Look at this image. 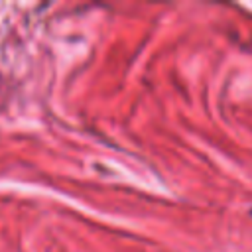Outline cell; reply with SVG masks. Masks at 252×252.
Returning <instances> with one entry per match:
<instances>
[{
    "instance_id": "1",
    "label": "cell",
    "mask_w": 252,
    "mask_h": 252,
    "mask_svg": "<svg viewBox=\"0 0 252 252\" xmlns=\"http://www.w3.org/2000/svg\"><path fill=\"white\" fill-rule=\"evenodd\" d=\"M250 215H252V211H250Z\"/></svg>"
}]
</instances>
